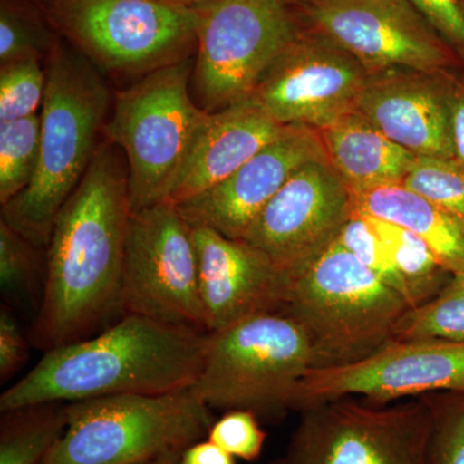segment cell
I'll use <instances>...</instances> for the list:
<instances>
[{
  "instance_id": "obj_30",
  "label": "cell",
  "mask_w": 464,
  "mask_h": 464,
  "mask_svg": "<svg viewBox=\"0 0 464 464\" xmlns=\"http://www.w3.org/2000/svg\"><path fill=\"white\" fill-rule=\"evenodd\" d=\"M35 246L0 219V284L7 297L32 292L36 274Z\"/></svg>"
},
{
  "instance_id": "obj_10",
  "label": "cell",
  "mask_w": 464,
  "mask_h": 464,
  "mask_svg": "<svg viewBox=\"0 0 464 464\" xmlns=\"http://www.w3.org/2000/svg\"><path fill=\"white\" fill-rule=\"evenodd\" d=\"M284 0H204L198 5L194 90L216 112L249 99L259 79L297 36Z\"/></svg>"
},
{
  "instance_id": "obj_28",
  "label": "cell",
  "mask_w": 464,
  "mask_h": 464,
  "mask_svg": "<svg viewBox=\"0 0 464 464\" xmlns=\"http://www.w3.org/2000/svg\"><path fill=\"white\" fill-rule=\"evenodd\" d=\"M337 241L411 304L409 290L391 258L389 249L364 217L353 213L342 227Z\"/></svg>"
},
{
  "instance_id": "obj_18",
  "label": "cell",
  "mask_w": 464,
  "mask_h": 464,
  "mask_svg": "<svg viewBox=\"0 0 464 464\" xmlns=\"http://www.w3.org/2000/svg\"><path fill=\"white\" fill-rule=\"evenodd\" d=\"M357 110L382 133L417 157L453 159L440 74L408 69L371 74Z\"/></svg>"
},
{
  "instance_id": "obj_17",
  "label": "cell",
  "mask_w": 464,
  "mask_h": 464,
  "mask_svg": "<svg viewBox=\"0 0 464 464\" xmlns=\"http://www.w3.org/2000/svg\"><path fill=\"white\" fill-rule=\"evenodd\" d=\"M191 227L208 332L258 314L283 310L292 279L264 253L207 226Z\"/></svg>"
},
{
  "instance_id": "obj_4",
  "label": "cell",
  "mask_w": 464,
  "mask_h": 464,
  "mask_svg": "<svg viewBox=\"0 0 464 464\" xmlns=\"http://www.w3.org/2000/svg\"><path fill=\"white\" fill-rule=\"evenodd\" d=\"M409 310L399 292L335 240L293 279L282 311L304 326L317 368H325L377 353L395 340Z\"/></svg>"
},
{
  "instance_id": "obj_6",
  "label": "cell",
  "mask_w": 464,
  "mask_h": 464,
  "mask_svg": "<svg viewBox=\"0 0 464 464\" xmlns=\"http://www.w3.org/2000/svg\"><path fill=\"white\" fill-rule=\"evenodd\" d=\"M194 66L159 67L116 93L105 133L127 159L132 212L167 199L209 115L191 99Z\"/></svg>"
},
{
  "instance_id": "obj_32",
  "label": "cell",
  "mask_w": 464,
  "mask_h": 464,
  "mask_svg": "<svg viewBox=\"0 0 464 464\" xmlns=\"http://www.w3.org/2000/svg\"><path fill=\"white\" fill-rule=\"evenodd\" d=\"M48 36L38 24L34 23L16 8L3 3L0 12V63L21 58H41L43 52L50 53Z\"/></svg>"
},
{
  "instance_id": "obj_11",
  "label": "cell",
  "mask_w": 464,
  "mask_h": 464,
  "mask_svg": "<svg viewBox=\"0 0 464 464\" xmlns=\"http://www.w3.org/2000/svg\"><path fill=\"white\" fill-rule=\"evenodd\" d=\"M121 311L209 333L192 227L174 204L158 203L130 213Z\"/></svg>"
},
{
  "instance_id": "obj_16",
  "label": "cell",
  "mask_w": 464,
  "mask_h": 464,
  "mask_svg": "<svg viewBox=\"0 0 464 464\" xmlns=\"http://www.w3.org/2000/svg\"><path fill=\"white\" fill-rule=\"evenodd\" d=\"M325 157L319 130L307 125H288L282 136L224 182L177 207L191 226H207L226 237L241 240L299 168Z\"/></svg>"
},
{
  "instance_id": "obj_13",
  "label": "cell",
  "mask_w": 464,
  "mask_h": 464,
  "mask_svg": "<svg viewBox=\"0 0 464 464\" xmlns=\"http://www.w3.org/2000/svg\"><path fill=\"white\" fill-rule=\"evenodd\" d=\"M369 72L322 34H297L259 79L252 99L280 124L323 130L356 111Z\"/></svg>"
},
{
  "instance_id": "obj_36",
  "label": "cell",
  "mask_w": 464,
  "mask_h": 464,
  "mask_svg": "<svg viewBox=\"0 0 464 464\" xmlns=\"http://www.w3.org/2000/svg\"><path fill=\"white\" fill-rule=\"evenodd\" d=\"M179 464H237V458L232 457L224 449L219 448L210 440L204 439L194 442L182 451Z\"/></svg>"
},
{
  "instance_id": "obj_22",
  "label": "cell",
  "mask_w": 464,
  "mask_h": 464,
  "mask_svg": "<svg viewBox=\"0 0 464 464\" xmlns=\"http://www.w3.org/2000/svg\"><path fill=\"white\" fill-rule=\"evenodd\" d=\"M362 217L389 249L409 290L411 307L420 306L436 297L453 279L454 275L440 262L426 241L413 232L381 218Z\"/></svg>"
},
{
  "instance_id": "obj_7",
  "label": "cell",
  "mask_w": 464,
  "mask_h": 464,
  "mask_svg": "<svg viewBox=\"0 0 464 464\" xmlns=\"http://www.w3.org/2000/svg\"><path fill=\"white\" fill-rule=\"evenodd\" d=\"M66 427L41 464H137L208 436L210 408L192 389L66 404Z\"/></svg>"
},
{
  "instance_id": "obj_29",
  "label": "cell",
  "mask_w": 464,
  "mask_h": 464,
  "mask_svg": "<svg viewBox=\"0 0 464 464\" xmlns=\"http://www.w3.org/2000/svg\"><path fill=\"white\" fill-rule=\"evenodd\" d=\"M430 464H464V393L432 395Z\"/></svg>"
},
{
  "instance_id": "obj_15",
  "label": "cell",
  "mask_w": 464,
  "mask_h": 464,
  "mask_svg": "<svg viewBox=\"0 0 464 464\" xmlns=\"http://www.w3.org/2000/svg\"><path fill=\"white\" fill-rule=\"evenodd\" d=\"M353 216V197L328 158L299 168L249 226L243 241L290 279L337 240Z\"/></svg>"
},
{
  "instance_id": "obj_19",
  "label": "cell",
  "mask_w": 464,
  "mask_h": 464,
  "mask_svg": "<svg viewBox=\"0 0 464 464\" xmlns=\"http://www.w3.org/2000/svg\"><path fill=\"white\" fill-rule=\"evenodd\" d=\"M252 97L209 112L179 179L163 203L179 204L232 176L250 158L285 132Z\"/></svg>"
},
{
  "instance_id": "obj_12",
  "label": "cell",
  "mask_w": 464,
  "mask_h": 464,
  "mask_svg": "<svg viewBox=\"0 0 464 464\" xmlns=\"http://www.w3.org/2000/svg\"><path fill=\"white\" fill-rule=\"evenodd\" d=\"M314 32L337 43L369 74L453 70L459 57L406 0H322L304 8Z\"/></svg>"
},
{
  "instance_id": "obj_31",
  "label": "cell",
  "mask_w": 464,
  "mask_h": 464,
  "mask_svg": "<svg viewBox=\"0 0 464 464\" xmlns=\"http://www.w3.org/2000/svg\"><path fill=\"white\" fill-rule=\"evenodd\" d=\"M208 440L215 442L237 459L253 462L265 448L266 432L258 417L249 411H227L224 417L213 422Z\"/></svg>"
},
{
  "instance_id": "obj_14",
  "label": "cell",
  "mask_w": 464,
  "mask_h": 464,
  "mask_svg": "<svg viewBox=\"0 0 464 464\" xmlns=\"http://www.w3.org/2000/svg\"><path fill=\"white\" fill-rule=\"evenodd\" d=\"M433 392L464 393V342L392 341L359 362L314 369L295 409L350 396L387 405Z\"/></svg>"
},
{
  "instance_id": "obj_2",
  "label": "cell",
  "mask_w": 464,
  "mask_h": 464,
  "mask_svg": "<svg viewBox=\"0 0 464 464\" xmlns=\"http://www.w3.org/2000/svg\"><path fill=\"white\" fill-rule=\"evenodd\" d=\"M207 340L206 332L121 315L100 334L44 353L25 377L2 393L0 411L191 389L203 366Z\"/></svg>"
},
{
  "instance_id": "obj_37",
  "label": "cell",
  "mask_w": 464,
  "mask_h": 464,
  "mask_svg": "<svg viewBox=\"0 0 464 464\" xmlns=\"http://www.w3.org/2000/svg\"><path fill=\"white\" fill-rule=\"evenodd\" d=\"M179 457H181V453L168 454V456L155 458V459L137 464H179Z\"/></svg>"
},
{
  "instance_id": "obj_39",
  "label": "cell",
  "mask_w": 464,
  "mask_h": 464,
  "mask_svg": "<svg viewBox=\"0 0 464 464\" xmlns=\"http://www.w3.org/2000/svg\"><path fill=\"white\" fill-rule=\"evenodd\" d=\"M169 2L181 3V5H191V7H197L204 0H169Z\"/></svg>"
},
{
  "instance_id": "obj_26",
  "label": "cell",
  "mask_w": 464,
  "mask_h": 464,
  "mask_svg": "<svg viewBox=\"0 0 464 464\" xmlns=\"http://www.w3.org/2000/svg\"><path fill=\"white\" fill-rule=\"evenodd\" d=\"M401 185L464 224V167L454 159L417 157Z\"/></svg>"
},
{
  "instance_id": "obj_24",
  "label": "cell",
  "mask_w": 464,
  "mask_h": 464,
  "mask_svg": "<svg viewBox=\"0 0 464 464\" xmlns=\"http://www.w3.org/2000/svg\"><path fill=\"white\" fill-rule=\"evenodd\" d=\"M42 118L39 114L0 123V204L25 190L38 169Z\"/></svg>"
},
{
  "instance_id": "obj_34",
  "label": "cell",
  "mask_w": 464,
  "mask_h": 464,
  "mask_svg": "<svg viewBox=\"0 0 464 464\" xmlns=\"http://www.w3.org/2000/svg\"><path fill=\"white\" fill-rule=\"evenodd\" d=\"M450 125L453 159L464 167V72L449 70L440 74Z\"/></svg>"
},
{
  "instance_id": "obj_1",
  "label": "cell",
  "mask_w": 464,
  "mask_h": 464,
  "mask_svg": "<svg viewBox=\"0 0 464 464\" xmlns=\"http://www.w3.org/2000/svg\"><path fill=\"white\" fill-rule=\"evenodd\" d=\"M128 170L112 143L97 146L87 172L54 218L33 343L44 353L85 340L121 314L130 222Z\"/></svg>"
},
{
  "instance_id": "obj_20",
  "label": "cell",
  "mask_w": 464,
  "mask_h": 464,
  "mask_svg": "<svg viewBox=\"0 0 464 464\" xmlns=\"http://www.w3.org/2000/svg\"><path fill=\"white\" fill-rule=\"evenodd\" d=\"M329 163L351 194L401 185L417 155L390 140L359 110L319 130Z\"/></svg>"
},
{
  "instance_id": "obj_38",
  "label": "cell",
  "mask_w": 464,
  "mask_h": 464,
  "mask_svg": "<svg viewBox=\"0 0 464 464\" xmlns=\"http://www.w3.org/2000/svg\"><path fill=\"white\" fill-rule=\"evenodd\" d=\"M288 5H299V7L304 8L308 5H314V3L322 2V0H284Z\"/></svg>"
},
{
  "instance_id": "obj_23",
  "label": "cell",
  "mask_w": 464,
  "mask_h": 464,
  "mask_svg": "<svg viewBox=\"0 0 464 464\" xmlns=\"http://www.w3.org/2000/svg\"><path fill=\"white\" fill-rule=\"evenodd\" d=\"M2 414L0 464H41L65 431V402H45Z\"/></svg>"
},
{
  "instance_id": "obj_8",
  "label": "cell",
  "mask_w": 464,
  "mask_h": 464,
  "mask_svg": "<svg viewBox=\"0 0 464 464\" xmlns=\"http://www.w3.org/2000/svg\"><path fill=\"white\" fill-rule=\"evenodd\" d=\"M48 20L96 69L146 75L197 45V8L169 0H39Z\"/></svg>"
},
{
  "instance_id": "obj_5",
  "label": "cell",
  "mask_w": 464,
  "mask_h": 464,
  "mask_svg": "<svg viewBox=\"0 0 464 464\" xmlns=\"http://www.w3.org/2000/svg\"><path fill=\"white\" fill-rule=\"evenodd\" d=\"M316 368L304 326L273 311L208 333L203 366L191 389L210 409L276 417L295 409L299 386Z\"/></svg>"
},
{
  "instance_id": "obj_25",
  "label": "cell",
  "mask_w": 464,
  "mask_h": 464,
  "mask_svg": "<svg viewBox=\"0 0 464 464\" xmlns=\"http://www.w3.org/2000/svg\"><path fill=\"white\" fill-rule=\"evenodd\" d=\"M411 340L464 342V276L402 317L393 341Z\"/></svg>"
},
{
  "instance_id": "obj_21",
  "label": "cell",
  "mask_w": 464,
  "mask_h": 464,
  "mask_svg": "<svg viewBox=\"0 0 464 464\" xmlns=\"http://www.w3.org/2000/svg\"><path fill=\"white\" fill-rule=\"evenodd\" d=\"M353 215L401 226L423 241L454 276H464V224L402 185L351 194Z\"/></svg>"
},
{
  "instance_id": "obj_9",
  "label": "cell",
  "mask_w": 464,
  "mask_h": 464,
  "mask_svg": "<svg viewBox=\"0 0 464 464\" xmlns=\"http://www.w3.org/2000/svg\"><path fill=\"white\" fill-rule=\"evenodd\" d=\"M301 411L283 464H430L432 395L395 405L342 398Z\"/></svg>"
},
{
  "instance_id": "obj_33",
  "label": "cell",
  "mask_w": 464,
  "mask_h": 464,
  "mask_svg": "<svg viewBox=\"0 0 464 464\" xmlns=\"http://www.w3.org/2000/svg\"><path fill=\"white\" fill-rule=\"evenodd\" d=\"M464 60V0H406Z\"/></svg>"
},
{
  "instance_id": "obj_35",
  "label": "cell",
  "mask_w": 464,
  "mask_h": 464,
  "mask_svg": "<svg viewBox=\"0 0 464 464\" xmlns=\"http://www.w3.org/2000/svg\"><path fill=\"white\" fill-rule=\"evenodd\" d=\"M27 357L26 341L16 317L2 307L0 311V378L7 381L25 364Z\"/></svg>"
},
{
  "instance_id": "obj_3",
  "label": "cell",
  "mask_w": 464,
  "mask_h": 464,
  "mask_svg": "<svg viewBox=\"0 0 464 464\" xmlns=\"http://www.w3.org/2000/svg\"><path fill=\"white\" fill-rule=\"evenodd\" d=\"M96 67L53 44L47 56V88L41 118V152L32 183L2 207V219L35 246H47L52 226L83 179L110 105V91Z\"/></svg>"
},
{
  "instance_id": "obj_27",
  "label": "cell",
  "mask_w": 464,
  "mask_h": 464,
  "mask_svg": "<svg viewBox=\"0 0 464 464\" xmlns=\"http://www.w3.org/2000/svg\"><path fill=\"white\" fill-rule=\"evenodd\" d=\"M47 72L41 58L27 57L0 67V123L39 114L43 105Z\"/></svg>"
}]
</instances>
